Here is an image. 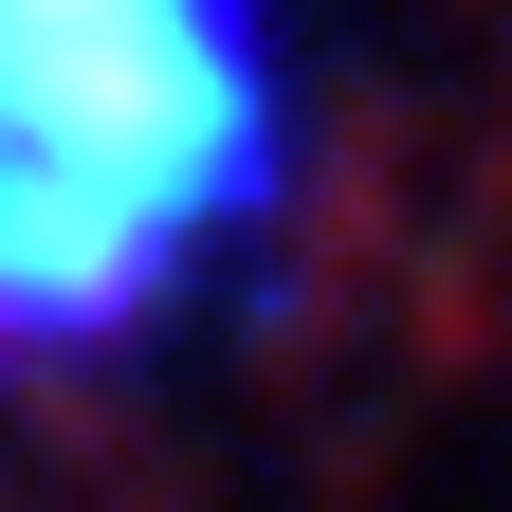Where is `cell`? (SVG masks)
Wrapping results in <instances>:
<instances>
[{
	"label": "cell",
	"instance_id": "cell-1",
	"mask_svg": "<svg viewBox=\"0 0 512 512\" xmlns=\"http://www.w3.org/2000/svg\"><path fill=\"white\" fill-rule=\"evenodd\" d=\"M293 183L275 0H0V366L147 348Z\"/></svg>",
	"mask_w": 512,
	"mask_h": 512
}]
</instances>
